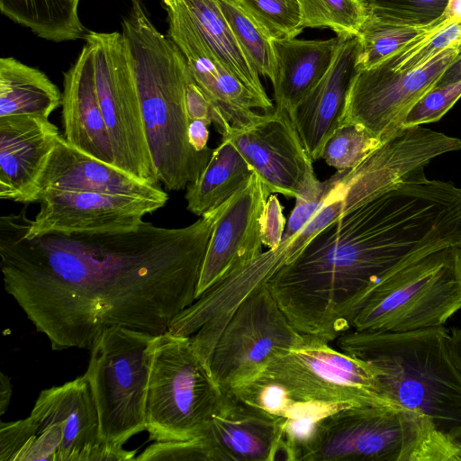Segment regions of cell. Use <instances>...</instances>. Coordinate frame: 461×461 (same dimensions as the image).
<instances>
[{
  "label": "cell",
  "instance_id": "21",
  "mask_svg": "<svg viewBox=\"0 0 461 461\" xmlns=\"http://www.w3.org/2000/svg\"><path fill=\"white\" fill-rule=\"evenodd\" d=\"M60 133L49 119L0 117V198L24 203Z\"/></svg>",
  "mask_w": 461,
  "mask_h": 461
},
{
  "label": "cell",
  "instance_id": "7",
  "mask_svg": "<svg viewBox=\"0 0 461 461\" xmlns=\"http://www.w3.org/2000/svg\"><path fill=\"white\" fill-rule=\"evenodd\" d=\"M223 394L190 336L168 330L156 336L146 399L149 440L203 437Z\"/></svg>",
  "mask_w": 461,
  "mask_h": 461
},
{
  "label": "cell",
  "instance_id": "24",
  "mask_svg": "<svg viewBox=\"0 0 461 461\" xmlns=\"http://www.w3.org/2000/svg\"><path fill=\"white\" fill-rule=\"evenodd\" d=\"M61 102L62 93L45 73L12 57L0 59V117L49 119Z\"/></svg>",
  "mask_w": 461,
  "mask_h": 461
},
{
  "label": "cell",
  "instance_id": "46",
  "mask_svg": "<svg viewBox=\"0 0 461 461\" xmlns=\"http://www.w3.org/2000/svg\"><path fill=\"white\" fill-rule=\"evenodd\" d=\"M457 43H458V44H461V34H460V37H459V39H458V41H457Z\"/></svg>",
  "mask_w": 461,
  "mask_h": 461
},
{
  "label": "cell",
  "instance_id": "2",
  "mask_svg": "<svg viewBox=\"0 0 461 461\" xmlns=\"http://www.w3.org/2000/svg\"><path fill=\"white\" fill-rule=\"evenodd\" d=\"M448 247H461V188L421 167L320 232L267 286L299 332L331 342L386 274Z\"/></svg>",
  "mask_w": 461,
  "mask_h": 461
},
{
  "label": "cell",
  "instance_id": "29",
  "mask_svg": "<svg viewBox=\"0 0 461 461\" xmlns=\"http://www.w3.org/2000/svg\"><path fill=\"white\" fill-rule=\"evenodd\" d=\"M238 44L254 69L272 80L275 61L272 38L237 0H216Z\"/></svg>",
  "mask_w": 461,
  "mask_h": 461
},
{
  "label": "cell",
  "instance_id": "16",
  "mask_svg": "<svg viewBox=\"0 0 461 461\" xmlns=\"http://www.w3.org/2000/svg\"><path fill=\"white\" fill-rule=\"evenodd\" d=\"M270 194L266 185L253 173L249 181L225 203L208 242L197 298L262 252L261 216Z\"/></svg>",
  "mask_w": 461,
  "mask_h": 461
},
{
  "label": "cell",
  "instance_id": "9",
  "mask_svg": "<svg viewBox=\"0 0 461 461\" xmlns=\"http://www.w3.org/2000/svg\"><path fill=\"white\" fill-rule=\"evenodd\" d=\"M329 343L312 336L303 346L272 357L257 374L285 393L290 404L287 419L317 406H399L381 391L373 366Z\"/></svg>",
  "mask_w": 461,
  "mask_h": 461
},
{
  "label": "cell",
  "instance_id": "38",
  "mask_svg": "<svg viewBox=\"0 0 461 461\" xmlns=\"http://www.w3.org/2000/svg\"><path fill=\"white\" fill-rule=\"evenodd\" d=\"M277 196L271 194L261 216V238L268 249H276L283 240L286 220Z\"/></svg>",
  "mask_w": 461,
  "mask_h": 461
},
{
  "label": "cell",
  "instance_id": "20",
  "mask_svg": "<svg viewBox=\"0 0 461 461\" xmlns=\"http://www.w3.org/2000/svg\"><path fill=\"white\" fill-rule=\"evenodd\" d=\"M360 42L357 35L343 36L325 75L296 107L291 118L312 160L340 125L347 95L358 71Z\"/></svg>",
  "mask_w": 461,
  "mask_h": 461
},
{
  "label": "cell",
  "instance_id": "19",
  "mask_svg": "<svg viewBox=\"0 0 461 461\" xmlns=\"http://www.w3.org/2000/svg\"><path fill=\"white\" fill-rule=\"evenodd\" d=\"M286 420L224 391L203 435L211 461L277 460Z\"/></svg>",
  "mask_w": 461,
  "mask_h": 461
},
{
  "label": "cell",
  "instance_id": "36",
  "mask_svg": "<svg viewBox=\"0 0 461 461\" xmlns=\"http://www.w3.org/2000/svg\"><path fill=\"white\" fill-rule=\"evenodd\" d=\"M138 461H211L208 446L203 438L191 440L154 441L139 456Z\"/></svg>",
  "mask_w": 461,
  "mask_h": 461
},
{
  "label": "cell",
  "instance_id": "37",
  "mask_svg": "<svg viewBox=\"0 0 461 461\" xmlns=\"http://www.w3.org/2000/svg\"><path fill=\"white\" fill-rule=\"evenodd\" d=\"M185 99L189 122L201 120L209 125L214 124L215 129L221 135L230 126V123L226 120L221 111L209 100L203 91L196 84L190 70L187 73L185 80Z\"/></svg>",
  "mask_w": 461,
  "mask_h": 461
},
{
  "label": "cell",
  "instance_id": "35",
  "mask_svg": "<svg viewBox=\"0 0 461 461\" xmlns=\"http://www.w3.org/2000/svg\"><path fill=\"white\" fill-rule=\"evenodd\" d=\"M461 97V81L443 86H434L410 109L402 128L421 126L442 118Z\"/></svg>",
  "mask_w": 461,
  "mask_h": 461
},
{
  "label": "cell",
  "instance_id": "34",
  "mask_svg": "<svg viewBox=\"0 0 461 461\" xmlns=\"http://www.w3.org/2000/svg\"><path fill=\"white\" fill-rule=\"evenodd\" d=\"M272 39L295 38L304 29L298 0H237Z\"/></svg>",
  "mask_w": 461,
  "mask_h": 461
},
{
  "label": "cell",
  "instance_id": "31",
  "mask_svg": "<svg viewBox=\"0 0 461 461\" xmlns=\"http://www.w3.org/2000/svg\"><path fill=\"white\" fill-rule=\"evenodd\" d=\"M384 141L357 124H340L326 141L321 158L337 171L360 164Z\"/></svg>",
  "mask_w": 461,
  "mask_h": 461
},
{
  "label": "cell",
  "instance_id": "45",
  "mask_svg": "<svg viewBox=\"0 0 461 461\" xmlns=\"http://www.w3.org/2000/svg\"><path fill=\"white\" fill-rule=\"evenodd\" d=\"M162 1H163V3H164V5H165V6H166V5L168 4V2H169V0H162Z\"/></svg>",
  "mask_w": 461,
  "mask_h": 461
},
{
  "label": "cell",
  "instance_id": "6",
  "mask_svg": "<svg viewBox=\"0 0 461 461\" xmlns=\"http://www.w3.org/2000/svg\"><path fill=\"white\" fill-rule=\"evenodd\" d=\"M461 312V247L420 256L369 291L352 330L402 332L445 326Z\"/></svg>",
  "mask_w": 461,
  "mask_h": 461
},
{
  "label": "cell",
  "instance_id": "5",
  "mask_svg": "<svg viewBox=\"0 0 461 461\" xmlns=\"http://www.w3.org/2000/svg\"><path fill=\"white\" fill-rule=\"evenodd\" d=\"M447 434L397 405L348 406L321 417L295 461H450Z\"/></svg>",
  "mask_w": 461,
  "mask_h": 461
},
{
  "label": "cell",
  "instance_id": "25",
  "mask_svg": "<svg viewBox=\"0 0 461 461\" xmlns=\"http://www.w3.org/2000/svg\"><path fill=\"white\" fill-rule=\"evenodd\" d=\"M198 32L223 64L263 103L267 113L275 110L259 74L238 44L216 0H176Z\"/></svg>",
  "mask_w": 461,
  "mask_h": 461
},
{
  "label": "cell",
  "instance_id": "13",
  "mask_svg": "<svg viewBox=\"0 0 461 461\" xmlns=\"http://www.w3.org/2000/svg\"><path fill=\"white\" fill-rule=\"evenodd\" d=\"M461 53L455 44L411 71H395L383 63L361 69L350 85L340 124H357L386 141L402 128L414 104L432 89Z\"/></svg>",
  "mask_w": 461,
  "mask_h": 461
},
{
  "label": "cell",
  "instance_id": "22",
  "mask_svg": "<svg viewBox=\"0 0 461 461\" xmlns=\"http://www.w3.org/2000/svg\"><path fill=\"white\" fill-rule=\"evenodd\" d=\"M61 107L67 141L113 165L112 146L95 87L93 51L87 43L64 73Z\"/></svg>",
  "mask_w": 461,
  "mask_h": 461
},
{
  "label": "cell",
  "instance_id": "27",
  "mask_svg": "<svg viewBox=\"0 0 461 461\" xmlns=\"http://www.w3.org/2000/svg\"><path fill=\"white\" fill-rule=\"evenodd\" d=\"M80 0H0L1 13L39 38L62 42L84 39L88 31L78 14Z\"/></svg>",
  "mask_w": 461,
  "mask_h": 461
},
{
  "label": "cell",
  "instance_id": "28",
  "mask_svg": "<svg viewBox=\"0 0 461 461\" xmlns=\"http://www.w3.org/2000/svg\"><path fill=\"white\" fill-rule=\"evenodd\" d=\"M447 23L455 22L445 14L438 22L422 27L394 24L367 15L357 33L360 42L357 69L378 65L410 41Z\"/></svg>",
  "mask_w": 461,
  "mask_h": 461
},
{
  "label": "cell",
  "instance_id": "17",
  "mask_svg": "<svg viewBox=\"0 0 461 461\" xmlns=\"http://www.w3.org/2000/svg\"><path fill=\"white\" fill-rule=\"evenodd\" d=\"M167 36L183 53L189 70L209 100L231 126L242 128L267 113L263 103L223 64L203 40L184 7L169 0Z\"/></svg>",
  "mask_w": 461,
  "mask_h": 461
},
{
  "label": "cell",
  "instance_id": "11",
  "mask_svg": "<svg viewBox=\"0 0 461 461\" xmlns=\"http://www.w3.org/2000/svg\"><path fill=\"white\" fill-rule=\"evenodd\" d=\"M29 418L33 434L25 461H123L135 456L136 450H116L103 439L85 374L42 390Z\"/></svg>",
  "mask_w": 461,
  "mask_h": 461
},
{
  "label": "cell",
  "instance_id": "1",
  "mask_svg": "<svg viewBox=\"0 0 461 461\" xmlns=\"http://www.w3.org/2000/svg\"><path fill=\"white\" fill-rule=\"evenodd\" d=\"M224 203L181 228L25 236L23 211L0 217L5 290L52 350L91 349L107 328L159 335L197 298Z\"/></svg>",
  "mask_w": 461,
  "mask_h": 461
},
{
  "label": "cell",
  "instance_id": "10",
  "mask_svg": "<svg viewBox=\"0 0 461 461\" xmlns=\"http://www.w3.org/2000/svg\"><path fill=\"white\" fill-rule=\"evenodd\" d=\"M95 87L113 165L134 177L159 183L146 131L128 47L122 33L88 31Z\"/></svg>",
  "mask_w": 461,
  "mask_h": 461
},
{
  "label": "cell",
  "instance_id": "43",
  "mask_svg": "<svg viewBox=\"0 0 461 461\" xmlns=\"http://www.w3.org/2000/svg\"><path fill=\"white\" fill-rule=\"evenodd\" d=\"M447 435L456 449L458 461H461V426L456 427Z\"/></svg>",
  "mask_w": 461,
  "mask_h": 461
},
{
  "label": "cell",
  "instance_id": "26",
  "mask_svg": "<svg viewBox=\"0 0 461 461\" xmlns=\"http://www.w3.org/2000/svg\"><path fill=\"white\" fill-rule=\"evenodd\" d=\"M253 173L236 147L221 140L201 175L186 186L185 198L188 211L201 217L218 208L237 193Z\"/></svg>",
  "mask_w": 461,
  "mask_h": 461
},
{
  "label": "cell",
  "instance_id": "44",
  "mask_svg": "<svg viewBox=\"0 0 461 461\" xmlns=\"http://www.w3.org/2000/svg\"><path fill=\"white\" fill-rule=\"evenodd\" d=\"M451 339L453 348L456 351V354L461 363V329L460 328H452L450 329Z\"/></svg>",
  "mask_w": 461,
  "mask_h": 461
},
{
  "label": "cell",
  "instance_id": "18",
  "mask_svg": "<svg viewBox=\"0 0 461 461\" xmlns=\"http://www.w3.org/2000/svg\"><path fill=\"white\" fill-rule=\"evenodd\" d=\"M52 191L97 192L167 203V194L119 167L99 160L59 136L23 203L40 202Z\"/></svg>",
  "mask_w": 461,
  "mask_h": 461
},
{
  "label": "cell",
  "instance_id": "14",
  "mask_svg": "<svg viewBox=\"0 0 461 461\" xmlns=\"http://www.w3.org/2000/svg\"><path fill=\"white\" fill-rule=\"evenodd\" d=\"M221 140L236 147L271 194L299 198L321 192L323 181L285 110L276 107L242 128L230 125Z\"/></svg>",
  "mask_w": 461,
  "mask_h": 461
},
{
  "label": "cell",
  "instance_id": "4",
  "mask_svg": "<svg viewBox=\"0 0 461 461\" xmlns=\"http://www.w3.org/2000/svg\"><path fill=\"white\" fill-rule=\"evenodd\" d=\"M339 350L373 366L381 391L438 431L461 426V363L445 326L359 331L336 339Z\"/></svg>",
  "mask_w": 461,
  "mask_h": 461
},
{
  "label": "cell",
  "instance_id": "8",
  "mask_svg": "<svg viewBox=\"0 0 461 461\" xmlns=\"http://www.w3.org/2000/svg\"><path fill=\"white\" fill-rule=\"evenodd\" d=\"M149 332L113 326L90 349L86 375L98 411L101 436L116 450L146 430V399L152 347Z\"/></svg>",
  "mask_w": 461,
  "mask_h": 461
},
{
  "label": "cell",
  "instance_id": "30",
  "mask_svg": "<svg viewBox=\"0 0 461 461\" xmlns=\"http://www.w3.org/2000/svg\"><path fill=\"white\" fill-rule=\"evenodd\" d=\"M303 28H326L338 36L357 35L367 17L362 0H298Z\"/></svg>",
  "mask_w": 461,
  "mask_h": 461
},
{
  "label": "cell",
  "instance_id": "42",
  "mask_svg": "<svg viewBox=\"0 0 461 461\" xmlns=\"http://www.w3.org/2000/svg\"><path fill=\"white\" fill-rule=\"evenodd\" d=\"M445 15L455 23L461 22V0H449Z\"/></svg>",
  "mask_w": 461,
  "mask_h": 461
},
{
  "label": "cell",
  "instance_id": "41",
  "mask_svg": "<svg viewBox=\"0 0 461 461\" xmlns=\"http://www.w3.org/2000/svg\"><path fill=\"white\" fill-rule=\"evenodd\" d=\"M13 387L10 378L3 372L0 374V415H3L10 403Z\"/></svg>",
  "mask_w": 461,
  "mask_h": 461
},
{
  "label": "cell",
  "instance_id": "12",
  "mask_svg": "<svg viewBox=\"0 0 461 461\" xmlns=\"http://www.w3.org/2000/svg\"><path fill=\"white\" fill-rule=\"evenodd\" d=\"M311 337L294 328L265 285L234 311L212 349L208 367L217 384L228 391Z\"/></svg>",
  "mask_w": 461,
  "mask_h": 461
},
{
  "label": "cell",
  "instance_id": "23",
  "mask_svg": "<svg viewBox=\"0 0 461 461\" xmlns=\"http://www.w3.org/2000/svg\"><path fill=\"white\" fill-rule=\"evenodd\" d=\"M343 36L328 40L272 39L276 107L290 116L330 68Z\"/></svg>",
  "mask_w": 461,
  "mask_h": 461
},
{
  "label": "cell",
  "instance_id": "39",
  "mask_svg": "<svg viewBox=\"0 0 461 461\" xmlns=\"http://www.w3.org/2000/svg\"><path fill=\"white\" fill-rule=\"evenodd\" d=\"M210 125L201 120H194L189 122L188 137L191 145L200 152L210 149L207 146L209 140Z\"/></svg>",
  "mask_w": 461,
  "mask_h": 461
},
{
  "label": "cell",
  "instance_id": "32",
  "mask_svg": "<svg viewBox=\"0 0 461 461\" xmlns=\"http://www.w3.org/2000/svg\"><path fill=\"white\" fill-rule=\"evenodd\" d=\"M367 15L399 25L422 27L440 20L449 0H362Z\"/></svg>",
  "mask_w": 461,
  "mask_h": 461
},
{
  "label": "cell",
  "instance_id": "33",
  "mask_svg": "<svg viewBox=\"0 0 461 461\" xmlns=\"http://www.w3.org/2000/svg\"><path fill=\"white\" fill-rule=\"evenodd\" d=\"M460 34L461 22L442 25L410 41L381 63L395 71L414 70L428 63L444 50L458 44Z\"/></svg>",
  "mask_w": 461,
  "mask_h": 461
},
{
  "label": "cell",
  "instance_id": "15",
  "mask_svg": "<svg viewBox=\"0 0 461 461\" xmlns=\"http://www.w3.org/2000/svg\"><path fill=\"white\" fill-rule=\"evenodd\" d=\"M32 221L23 211L25 236L46 233H86L131 230L167 203L97 192L52 191L40 200Z\"/></svg>",
  "mask_w": 461,
  "mask_h": 461
},
{
  "label": "cell",
  "instance_id": "40",
  "mask_svg": "<svg viewBox=\"0 0 461 461\" xmlns=\"http://www.w3.org/2000/svg\"><path fill=\"white\" fill-rule=\"evenodd\" d=\"M461 81V53L446 68L435 86H447Z\"/></svg>",
  "mask_w": 461,
  "mask_h": 461
},
{
  "label": "cell",
  "instance_id": "3",
  "mask_svg": "<svg viewBox=\"0 0 461 461\" xmlns=\"http://www.w3.org/2000/svg\"><path fill=\"white\" fill-rule=\"evenodd\" d=\"M122 18L146 136L159 183L179 191L195 181L213 152L197 151L188 137L185 86L189 71L174 41L154 26L140 0Z\"/></svg>",
  "mask_w": 461,
  "mask_h": 461
}]
</instances>
